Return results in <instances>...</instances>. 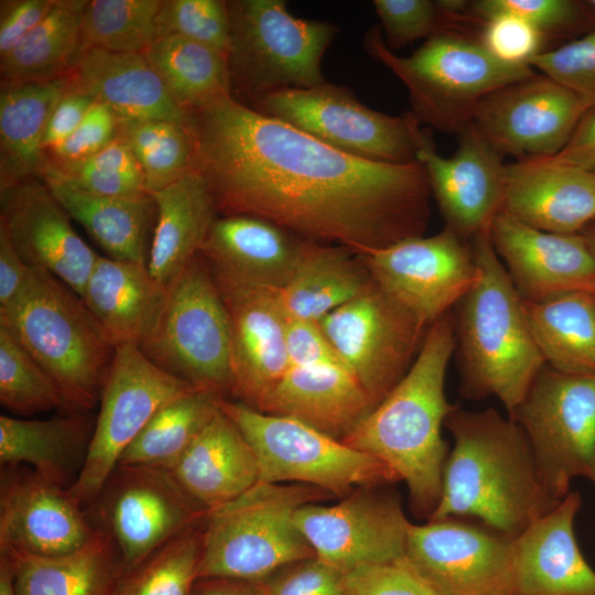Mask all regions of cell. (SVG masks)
Instances as JSON below:
<instances>
[{
  "instance_id": "cell-18",
  "label": "cell",
  "mask_w": 595,
  "mask_h": 595,
  "mask_svg": "<svg viewBox=\"0 0 595 595\" xmlns=\"http://www.w3.org/2000/svg\"><path fill=\"white\" fill-rule=\"evenodd\" d=\"M405 556L440 595H518L511 538L487 527L411 523Z\"/></svg>"
},
{
  "instance_id": "cell-32",
  "label": "cell",
  "mask_w": 595,
  "mask_h": 595,
  "mask_svg": "<svg viewBox=\"0 0 595 595\" xmlns=\"http://www.w3.org/2000/svg\"><path fill=\"white\" fill-rule=\"evenodd\" d=\"M151 196L156 223L148 269L167 286L201 253L217 212L208 182L199 170Z\"/></svg>"
},
{
  "instance_id": "cell-27",
  "label": "cell",
  "mask_w": 595,
  "mask_h": 595,
  "mask_svg": "<svg viewBox=\"0 0 595 595\" xmlns=\"http://www.w3.org/2000/svg\"><path fill=\"white\" fill-rule=\"evenodd\" d=\"M374 408L346 367L315 364L289 366L256 410L293 418L342 441Z\"/></svg>"
},
{
  "instance_id": "cell-58",
  "label": "cell",
  "mask_w": 595,
  "mask_h": 595,
  "mask_svg": "<svg viewBox=\"0 0 595 595\" xmlns=\"http://www.w3.org/2000/svg\"><path fill=\"white\" fill-rule=\"evenodd\" d=\"M31 270L0 225V309L11 304L22 292Z\"/></svg>"
},
{
  "instance_id": "cell-46",
  "label": "cell",
  "mask_w": 595,
  "mask_h": 595,
  "mask_svg": "<svg viewBox=\"0 0 595 595\" xmlns=\"http://www.w3.org/2000/svg\"><path fill=\"white\" fill-rule=\"evenodd\" d=\"M0 402L7 410L20 415H31L52 409L65 411L64 401L53 380L2 326H0Z\"/></svg>"
},
{
  "instance_id": "cell-50",
  "label": "cell",
  "mask_w": 595,
  "mask_h": 595,
  "mask_svg": "<svg viewBox=\"0 0 595 595\" xmlns=\"http://www.w3.org/2000/svg\"><path fill=\"white\" fill-rule=\"evenodd\" d=\"M532 68L581 94L595 98V31L528 62Z\"/></svg>"
},
{
  "instance_id": "cell-43",
  "label": "cell",
  "mask_w": 595,
  "mask_h": 595,
  "mask_svg": "<svg viewBox=\"0 0 595 595\" xmlns=\"http://www.w3.org/2000/svg\"><path fill=\"white\" fill-rule=\"evenodd\" d=\"M163 0H90L82 21V51L145 53L156 37Z\"/></svg>"
},
{
  "instance_id": "cell-17",
  "label": "cell",
  "mask_w": 595,
  "mask_h": 595,
  "mask_svg": "<svg viewBox=\"0 0 595 595\" xmlns=\"http://www.w3.org/2000/svg\"><path fill=\"white\" fill-rule=\"evenodd\" d=\"M594 107L595 98L536 75L487 96L470 123L502 155L550 158Z\"/></svg>"
},
{
  "instance_id": "cell-56",
  "label": "cell",
  "mask_w": 595,
  "mask_h": 595,
  "mask_svg": "<svg viewBox=\"0 0 595 595\" xmlns=\"http://www.w3.org/2000/svg\"><path fill=\"white\" fill-rule=\"evenodd\" d=\"M55 0L0 1V57L14 48L48 14Z\"/></svg>"
},
{
  "instance_id": "cell-23",
  "label": "cell",
  "mask_w": 595,
  "mask_h": 595,
  "mask_svg": "<svg viewBox=\"0 0 595 595\" xmlns=\"http://www.w3.org/2000/svg\"><path fill=\"white\" fill-rule=\"evenodd\" d=\"M69 218L42 178L0 191V225L23 261L50 272L80 296L98 255Z\"/></svg>"
},
{
  "instance_id": "cell-47",
  "label": "cell",
  "mask_w": 595,
  "mask_h": 595,
  "mask_svg": "<svg viewBox=\"0 0 595 595\" xmlns=\"http://www.w3.org/2000/svg\"><path fill=\"white\" fill-rule=\"evenodd\" d=\"M165 35L184 37L228 57L231 31L227 1L163 0L156 17V37Z\"/></svg>"
},
{
  "instance_id": "cell-61",
  "label": "cell",
  "mask_w": 595,
  "mask_h": 595,
  "mask_svg": "<svg viewBox=\"0 0 595 595\" xmlns=\"http://www.w3.org/2000/svg\"><path fill=\"white\" fill-rule=\"evenodd\" d=\"M0 595H18L11 560L0 553Z\"/></svg>"
},
{
  "instance_id": "cell-29",
  "label": "cell",
  "mask_w": 595,
  "mask_h": 595,
  "mask_svg": "<svg viewBox=\"0 0 595 595\" xmlns=\"http://www.w3.org/2000/svg\"><path fill=\"white\" fill-rule=\"evenodd\" d=\"M303 240L251 215L217 217L201 250L212 269L281 290L296 266Z\"/></svg>"
},
{
  "instance_id": "cell-2",
  "label": "cell",
  "mask_w": 595,
  "mask_h": 595,
  "mask_svg": "<svg viewBox=\"0 0 595 595\" xmlns=\"http://www.w3.org/2000/svg\"><path fill=\"white\" fill-rule=\"evenodd\" d=\"M444 425L454 437L439 504L429 520L475 517L513 538L559 502L544 490L521 428L496 409L455 405Z\"/></svg>"
},
{
  "instance_id": "cell-21",
  "label": "cell",
  "mask_w": 595,
  "mask_h": 595,
  "mask_svg": "<svg viewBox=\"0 0 595 595\" xmlns=\"http://www.w3.org/2000/svg\"><path fill=\"white\" fill-rule=\"evenodd\" d=\"M0 552L51 558L69 554L96 533L68 494L26 466L2 467Z\"/></svg>"
},
{
  "instance_id": "cell-5",
  "label": "cell",
  "mask_w": 595,
  "mask_h": 595,
  "mask_svg": "<svg viewBox=\"0 0 595 595\" xmlns=\"http://www.w3.org/2000/svg\"><path fill=\"white\" fill-rule=\"evenodd\" d=\"M0 326L53 380L67 414H84L100 401L117 346L60 279L32 268L22 292L0 309Z\"/></svg>"
},
{
  "instance_id": "cell-26",
  "label": "cell",
  "mask_w": 595,
  "mask_h": 595,
  "mask_svg": "<svg viewBox=\"0 0 595 595\" xmlns=\"http://www.w3.org/2000/svg\"><path fill=\"white\" fill-rule=\"evenodd\" d=\"M502 210L543 231L580 234L595 219V172L550 158L506 164Z\"/></svg>"
},
{
  "instance_id": "cell-54",
  "label": "cell",
  "mask_w": 595,
  "mask_h": 595,
  "mask_svg": "<svg viewBox=\"0 0 595 595\" xmlns=\"http://www.w3.org/2000/svg\"><path fill=\"white\" fill-rule=\"evenodd\" d=\"M119 117L106 104L95 101L72 136L45 153L48 162H73L88 158L118 138Z\"/></svg>"
},
{
  "instance_id": "cell-12",
  "label": "cell",
  "mask_w": 595,
  "mask_h": 595,
  "mask_svg": "<svg viewBox=\"0 0 595 595\" xmlns=\"http://www.w3.org/2000/svg\"><path fill=\"white\" fill-rule=\"evenodd\" d=\"M250 108L367 160L418 162L420 149L432 140L410 112L394 117L376 111L346 87L327 82L271 93Z\"/></svg>"
},
{
  "instance_id": "cell-63",
  "label": "cell",
  "mask_w": 595,
  "mask_h": 595,
  "mask_svg": "<svg viewBox=\"0 0 595 595\" xmlns=\"http://www.w3.org/2000/svg\"><path fill=\"white\" fill-rule=\"evenodd\" d=\"M589 3L595 9V0L591 1Z\"/></svg>"
},
{
  "instance_id": "cell-24",
  "label": "cell",
  "mask_w": 595,
  "mask_h": 595,
  "mask_svg": "<svg viewBox=\"0 0 595 595\" xmlns=\"http://www.w3.org/2000/svg\"><path fill=\"white\" fill-rule=\"evenodd\" d=\"M489 236L522 301L539 302L570 292L595 293V260L583 232L543 231L501 210Z\"/></svg>"
},
{
  "instance_id": "cell-14",
  "label": "cell",
  "mask_w": 595,
  "mask_h": 595,
  "mask_svg": "<svg viewBox=\"0 0 595 595\" xmlns=\"http://www.w3.org/2000/svg\"><path fill=\"white\" fill-rule=\"evenodd\" d=\"M318 326L374 407L407 374L425 336V327L375 281Z\"/></svg>"
},
{
  "instance_id": "cell-25",
  "label": "cell",
  "mask_w": 595,
  "mask_h": 595,
  "mask_svg": "<svg viewBox=\"0 0 595 595\" xmlns=\"http://www.w3.org/2000/svg\"><path fill=\"white\" fill-rule=\"evenodd\" d=\"M582 505L570 491L511 538L518 595H595V571L580 551L574 520Z\"/></svg>"
},
{
  "instance_id": "cell-53",
  "label": "cell",
  "mask_w": 595,
  "mask_h": 595,
  "mask_svg": "<svg viewBox=\"0 0 595 595\" xmlns=\"http://www.w3.org/2000/svg\"><path fill=\"white\" fill-rule=\"evenodd\" d=\"M259 581L263 595H348L345 573L317 558L290 564Z\"/></svg>"
},
{
  "instance_id": "cell-59",
  "label": "cell",
  "mask_w": 595,
  "mask_h": 595,
  "mask_svg": "<svg viewBox=\"0 0 595 595\" xmlns=\"http://www.w3.org/2000/svg\"><path fill=\"white\" fill-rule=\"evenodd\" d=\"M550 159L578 170L595 171V107L581 119L564 148Z\"/></svg>"
},
{
  "instance_id": "cell-42",
  "label": "cell",
  "mask_w": 595,
  "mask_h": 595,
  "mask_svg": "<svg viewBox=\"0 0 595 595\" xmlns=\"http://www.w3.org/2000/svg\"><path fill=\"white\" fill-rule=\"evenodd\" d=\"M118 136L131 149L150 195L198 170L193 119L181 122L119 118Z\"/></svg>"
},
{
  "instance_id": "cell-6",
  "label": "cell",
  "mask_w": 595,
  "mask_h": 595,
  "mask_svg": "<svg viewBox=\"0 0 595 595\" xmlns=\"http://www.w3.org/2000/svg\"><path fill=\"white\" fill-rule=\"evenodd\" d=\"M366 51L389 68L407 87L410 113L421 125L461 133L470 125L478 105L490 94L537 74L526 64H508L494 57L462 30H445L410 56L397 55L381 29H369Z\"/></svg>"
},
{
  "instance_id": "cell-57",
  "label": "cell",
  "mask_w": 595,
  "mask_h": 595,
  "mask_svg": "<svg viewBox=\"0 0 595 595\" xmlns=\"http://www.w3.org/2000/svg\"><path fill=\"white\" fill-rule=\"evenodd\" d=\"M95 101L91 96L71 84L48 119L42 142L45 153L53 151L72 136Z\"/></svg>"
},
{
  "instance_id": "cell-51",
  "label": "cell",
  "mask_w": 595,
  "mask_h": 595,
  "mask_svg": "<svg viewBox=\"0 0 595 595\" xmlns=\"http://www.w3.org/2000/svg\"><path fill=\"white\" fill-rule=\"evenodd\" d=\"M467 13L482 24L498 14H512L532 24L547 37L573 26L582 12L571 0H479L470 2Z\"/></svg>"
},
{
  "instance_id": "cell-19",
  "label": "cell",
  "mask_w": 595,
  "mask_h": 595,
  "mask_svg": "<svg viewBox=\"0 0 595 595\" xmlns=\"http://www.w3.org/2000/svg\"><path fill=\"white\" fill-rule=\"evenodd\" d=\"M360 487L332 506L309 504L295 523L315 558L343 571L405 554L410 522L393 495Z\"/></svg>"
},
{
  "instance_id": "cell-30",
  "label": "cell",
  "mask_w": 595,
  "mask_h": 595,
  "mask_svg": "<svg viewBox=\"0 0 595 595\" xmlns=\"http://www.w3.org/2000/svg\"><path fill=\"white\" fill-rule=\"evenodd\" d=\"M167 470L207 511L242 495L260 477L253 450L220 408Z\"/></svg>"
},
{
  "instance_id": "cell-4",
  "label": "cell",
  "mask_w": 595,
  "mask_h": 595,
  "mask_svg": "<svg viewBox=\"0 0 595 595\" xmlns=\"http://www.w3.org/2000/svg\"><path fill=\"white\" fill-rule=\"evenodd\" d=\"M470 249L478 277L456 304L459 390L468 399L496 397L511 414L545 361L489 231L474 237Z\"/></svg>"
},
{
  "instance_id": "cell-52",
  "label": "cell",
  "mask_w": 595,
  "mask_h": 595,
  "mask_svg": "<svg viewBox=\"0 0 595 595\" xmlns=\"http://www.w3.org/2000/svg\"><path fill=\"white\" fill-rule=\"evenodd\" d=\"M545 36L526 20L512 14H498L483 22L479 40L497 60L508 64H526L542 53Z\"/></svg>"
},
{
  "instance_id": "cell-3",
  "label": "cell",
  "mask_w": 595,
  "mask_h": 595,
  "mask_svg": "<svg viewBox=\"0 0 595 595\" xmlns=\"http://www.w3.org/2000/svg\"><path fill=\"white\" fill-rule=\"evenodd\" d=\"M455 346V320L448 312L429 327L403 378L342 440L388 465L407 484L415 513L428 519L439 504L448 456L441 426L455 408L444 392Z\"/></svg>"
},
{
  "instance_id": "cell-49",
  "label": "cell",
  "mask_w": 595,
  "mask_h": 595,
  "mask_svg": "<svg viewBox=\"0 0 595 595\" xmlns=\"http://www.w3.org/2000/svg\"><path fill=\"white\" fill-rule=\"evenodd\" d=\"M348 595H440L407 559L359 565L345 572Z\"/></svg>"
},
{
  "instance_id": "cell-41",
  "label": "cell",
  "mask_w": 595,
  "mask_h": 595,
  "mask_svg": "<svg viewBox=\"0 0 595 595\" xmlns=\"http://www.w3.org/2000/svg\"><path fill=\"white\" fill-rule=\"evenodd\" d=\"M220 396L194 388L162 405L127 447L118 466L169 469L219 409Z\"/></svg>"
},
{
  "instance_id": "cell-35",
  "label": "cell",
  "mask_w": 595,
  "mask_h": 595,
  "mask_svg": "<svg viewBox=\"0 0 595 595\" xmlns=\"http://www.w3.org/2000/svg\"><path fill=\"white\" fill-rule=\"evenodd\" d=\"M84 414L50 420L0 416L1 467L26 466L44 479L68 489L75 467L84 464L91 439Z\"/></svg>"
},
{
  "instance_id": "cell-20",
  "label": "cell",
  "mask_w": 595,
  "mask_h": 595,
  "mask_svg": "<svg viewBox=\"0 0 595 595\" xmlns=\"http://www.w3.org/2000/svg\"><path fill=\"white\" fill-rule=\"evenodd\" d=\"M210 270L229 317L231 396L257 409L290 366L288 315L279 290Z\"/></svg>"
},
{
  "instance_id": "cell-55",
  "label": "cell",
  "mask_w": 595,
  "mask_h": 595,
  "mask_svg": "<svg viewBox=\"0 0 595 595\" xmlns=\"http://www.w3.org/2000/svg\"><path fill=\"white\" fill-rule=\"evenodd\" d=\"M286 346L290 366L335 364L346 367L318 324L288 317Z\"/></svg>"
},
{
  "instance_id": "cell-31",
  "label": "cell",
  "mask_w": 595,
  "mask_h": 595,
  "mask_svg": "<svg viewBox=\"0 0 595 595\" xmlns=\"http://www.w3.org/2000/svg\"><path fill=\"white\" fill-rule=\"evenodd\" d=\"M167 296L147 264L98 256L80 295L116 346H140L156 325Z\"/></svg>"
},
{
  "instance_id": "cell-13",
  "label": "cell",
  "mask_w": 595,
  "mask_h": 595,
  "mask_svg": "<svg viewBox=\"0 0 595 595\" xmlns=\"http://www.w3.org/2000/svg\"><path fill=\"white\" fill-rule=\"evenodd\" d=\"M194 388L156 366L138 345L117 346L84 464L67 489L71 497L80 507L96 501L122 454L153 414Z\"/></svg>"
},
{
  "instance_id": "cell-34",
  "label": "cell",
  "mask_w": 595,
  "mask_h": 595,
  "mask_svg": "<svg viewBox=\"0 0 595 595\" xmlns=\"http://www.w3.org/2000/svg\"><path fill=\"white\" fill-rule=\"evenodd\" d=\"M372 281L360 256L350 249L303 240L294 271L279 293L288 317L318 324Z\"/></svg>"
},
{
  "instance_id": "cell-10",
  "label": "cell",
  "mask_w": 595,
  "mask_h": 595,
  "mask_svg": "<svg viewBox=\"0 0 595 595\" xmlns=\"http://www.w3.org/2000/svg\"><path fill=\"white\" fill-rule=\"evenodd\" d=\"M253 450L260 482H296L332 495L400 480L380 459L355 450L299 420L260 412L241 402L219 400Z\"/></svg>"
},
{
  "instance_id": "cell-60",
  "label": "cell",
  "mask_w": 595,
  "mask_h": 595,
  "mask_svg": "<svg viewBox=\"0 0 595 595\" xmlns=\"http://www.w3.org/2000/svg\"><path fill=\"white\" fill-rule=\"evenodd\" d=\"M192 595H263L259 581L232 578H202Z\"/></svg>"
},
{
  "instance_id": "cell-44",
  "label": "cell",
  "mask_w": 595,
  "mask_h": 595,
  "mask_svg": "<svg viewBox=\"0 0 595 595\" xmlns=\"http://www.w3.org/2000/svg\"><path fill=\"white\" fill-rule=\"evenodd\" d=\"M204 520L122 573L112 595H192L198 580Z\"/></svg>"
},
{
  "instance_id": "cell-37",
  "label": "cell",
  "mask_w": 595,
  "mask_h": 595,
  "mask_svg": "<svg viewBox=\"0 0 595 595\" xmlns=\"http://www.w3.org/2000/svg\"><path fill=\"white\" fill-rule=\"evenodd\" d=\"M522 303L545 365L564 374L594 376L595 293L570 292Z\"/></svg>"
},
{
  "instance_id": "cell-15",
  "label": "cell",
  "mask_w": 595,
  "mask_h": 595,
  "mask_svg": "<svg viewBox=\"0 0 595 595\" xmlns=\"http://www.w3.org/2000/svg\"><path fill=\"white\" fill-rule=\"evenodd\" d=\"M102 527L126 573L170 540L205 519L197 504L162 467L118 466L99 497Z\"/></svg>"
},
{
  "instance_id": "cell-39",
  "label": "cell",
  "mask_w": 595,
  "mask_h": 595,
  "mask_svg": "<svg viewBox=\"0 0 595 595\" xmlns=\"http://www.w3.org/2000/svg\"><path fill=\"white\" fill-rule=\"evenodd\" d=\"M87 3L88 0H55L40 24L0 57L1 87L67 74L82 52V21Z\"/></svg>"
},
{
  "instance_id": "cell-64",
  "label": "cell",
  "mask_w": 595,
  "mask_h": 595,
  "mask_svg": "<svg viewBox=\"0 0 595 595\" xmlns=\"http://www.w3.org/2000/svg\"><path fill=\"white\" fill-rule=\"evenodd\" d=\"M595 172V171H594Z\"/></svg>"
},
{
  "instance_id": "cell-28",
  "label": "cell",
  "mask_w": 595,
  "mask_h": 595,
  "mask_svg": "<svg viewBox=\"0 0 595 595\" xmlns=\"http://www.w3.org/2000/svg\"><path fill=\"white\" fill-rule=\"evenodd\" d=\"M74 87L109 106L119 118L190 122L145 53L82 51L68 72Z\"/></svg>"
},
{
  "instance_id": "cell-38",
  "label": "cell",
  "mask_w": 595,
  "mask_h": 595,
  "mask_svg": "<svg viewBox=\"0 0 595 595\" xmlns=\"http://www.w3.org/2000/svg\"><path fill=\"white\" fill-rule=\"evenodd\" d=\"M45 183L69 217L86 229L109 258L148 266V234L156 214L151 195L106 197L79 192L54 181Z\"/></svg>"
},
{
  "instance_id": "cell-1",
  "label": "cell",
  "mask_w": 595,
  "mask_h": 595,
  "mask_svg": "<svg viewBox=\"0 0 595 595\" xmlns=\"http://www.w3.org/2000/svg\"><path fill=\"white\" fill-rule=\"evenodd\" d=\"M192 113L198 170L221 216L261 217L357 255L422 236L432 195L422 163L354 156L232 96Z\"/></svg>"
},
{
  "instance_id": "cell-8",
  "label": "cell",
  "mask_w": 595,
  "mask_h": 595,
  "mask_svg": "<svg viewBox=\"0 0 595 595\" xmlns=\"http://www.w3.org/2000/svg\"><path fill=\"white\" fill-rule=\"evenodd\" d=\"M227 6L232 90L252 106L281 89L326 82L322 60L339 31L335 24L295 18L283 0H230Z\"/></svg>"
},
{
  "instance_id": "cell-45",
  "label": "cell",
  "mask_w": 595,
  "mask_h": 595,
  "mask_svg": "<svg viewBox=\"0 0 595 595\" xmlns=\"http://www.w3.org/2000/svg\"><path fill=\"white\" fill-rule=\"evenodd\" d=\"M42 180L79 192L121 198L150 196L141 169L129 145L118 136L99 152L73 162L45 161Z\"/></svg>"
},
{
  "instance_id": "cell-36",
  "label": "cell",
  "mask_w": 595,
  "mask_h": 595,
  "mask_svg": "<svg viewBox=\"0 0 595 595\" xmlns=\"http://www.w3.org/2000/svg\"><path fill=\"white\" fill-rule=\"evenodd\" d=\"M0 553L11 560L18 595H112L122 574L113 541L100 528L87 544L69 554Z\"/></svg>"
},
{
  "instance_id": "cell-40",
  "label": "cell",
  "mask_w": 595,
  "mask_h": 595,
  "mask_svg": "<svg viewBox=\"0 0 595 595\" xmlns=\"http://www.w3.org/2000/svg\"><path fill=\"white\" fill-rule=\"evenodd\" d=\"M145 55L175 102L195 111L232 96L228 57L176 35L154 40Z\"/></svg>"
},
{
  "instance_id": "cell-62",
  "label": "cell",
  "mask_w": 595,
  "mask_h": 595,
  "mask_svg": "<svg viewBox=\"0 0 595 595\" xmlns=\"http://www.w3.org/2000/svg\"><path fill=\"white\" fill-rule=\"evenodd\" d=\"M588 249L595 260V228L583 231Z\"/></svg>"
},
{
  "instance_id": "cell-48",
  "label": "cell",
  "mask_w": 595,
  "mask_h": 595,
  "mask_svg": "<svg viewBox=\"0 0 595 595\" xmlns=\"http://www.w3.org/2000/svg\"><path fill=\"white\" fill-rule=\"evenodd\" d=\"M372 6L390 48L428 40L445 30H462V25L472 23L466 14L444 11L437 1L374 0Z\"/></svg>"
},
{
  "instance_id": "cell-22",
  "label": "cell",
  "mask_w": 595,
  "mask_h": 595,
  "mask_svg": "<svg viewBox=\"0 0 595 595\" xmlns=\"http://www.w3.org/2000/svg\"><path fill=\"white\" fill-rule=\"evenodd\" d=\"M445 228L462 240L490 230L504 208L506 164L470 123L458 133V148L450 158L435 151L433 141L418 153Z\"/></svg>"
},
{
  "instance_id": "cell-11",
  "label": "cell",
  "mask_w": 595,
  "mask_h": 595,
  "mask_svg": "<svg viewBox=\"0 0 595 595\" xmlns=\"http://www.w3.org/2000/svg\"><path fill=\"white\" fill-rule=\"evenodd\" d=\"M531 447L540 482L560 502L572 479L595 484V375H571L545 365L509 414Z\"/></svg>"
},
{
  "instance_id": "cell-16",
  "label": "cell",
  "mask_w": 595,
  "mask_h": 595,
  "mask_svg": "<svg viewBox=\"0 0 595 595\" xmlns=\"http://www.w3.org/2000/svg\"><path fill=\"white\" fill-rule=\"evenodd\" d=\"M359 256L372 280L425 328L448 313L478 277L470 245L446 228Z\"/></svg>"
},
{
  "instance_id": "cell-7",
  "label": "cell",
  "mask_w": 595,
  "mask_h": 595,
  "mask_svg": "<svg viewBox=\"0 0 595 595\" xmlns=\"http://www.w3.org/2000/svg\"><path fill=\"white\" fill-rule=\"evenodd\" d=\"M331 495L311 485L259 480L208 511L197 578L262 581L290 564L315 558L295 523V513Z\"/></svg>"
},
{
  "instance_id": "cell-33",
  "label": "cell",
  "mask_w": 595,
  "mask_h": 595,
  "mask_svg": "<svg viewBox=\"0 0 595 595\" xmlns=\"http://www.w3.org/2000/svg\"><path fill=\"white\" fill-rule=\"evenodd\" d=\"M72 84L69 73L50 80L4 86L0 90V191L42 178L45 129Z\"/></svg>"
},
{
  "instance_id": "cell-9",
  "label": "cell",
  "mask_w": 595,
  "mask_h": 595,
  "mask_svg": "<svg viewBox=\"0 0 595 595\" xmlns=\"http://www.w3.org/2000/svg\"><path fill=\"white\" fill-rule=\"evenodd\" d=\"M139 347L161 369L192 386L223 398L231 394L229 317L201 253L167 285L159 321Z\"/></svg>"
}]
</instances>
